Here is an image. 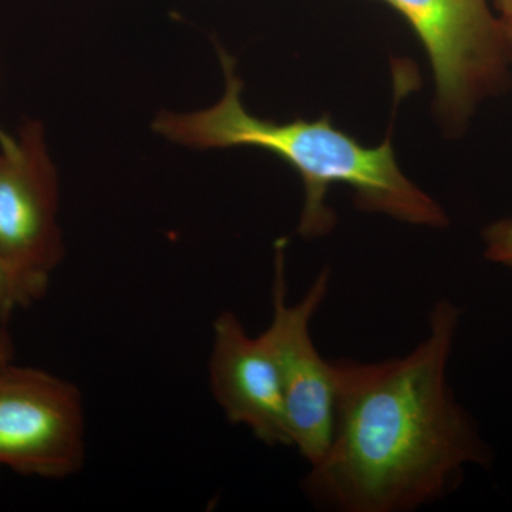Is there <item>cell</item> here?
<instances>
[{
    "label": "cell",
    "instance_id": "obj_1",
    "mask_svg": "<svg viewBox=\"0 0 512 512\" xmlns=\"http://www.w3.org/2000/svg\"><path fill=\"white\" fill-rule=\"evenodd\" d=\"M460 320L444 299L409 355L333 362L335 423L306 477L313 500L343 512L412 511L453 490L467 467L490 466V446L448 384Z\"/></svg>",
    "mask_w": 512,
    "mask_h": 512
},
{
    "label": "cell",
    "instance_id": "obj_2",
    "mask_svg": "<svg viewBox=\"0 0 512 512\" xmlns=\"http://www.w3.org/2000/svg\"><path fill=\"white\" fill-rule=\"evenodd\" d=\"M217 49L225 77L222 99L195 113L163 111L153 123L156 133L195 150L256 147L281 157L303 181L305 204L298 232L305 238L323 237L335 227V214L326 205L333 185L352 188L362 210L413 225L448 224L443 208L400 170L390 134L379 147L370 148L333 126L329 116L289 123L259 119L242 104L237 63L224 47Z\"/></svg>",
    "mask_w": 512,
    "mask_h": 512
},
{
    "label": "cell",
    "instance_id": "obj_3",
    "mask_svg": "<svg viewBox=\"0 0 512 512\" xmlns=\"http://www.w3.org/2000/svg\"><path fill=\"white\" fill-rule=\"evenodd\" d=\"M419 35L436 82V110L460 133L488 97L511 83L512 49L488 0H383Z\"/></svg>",
    "mask_w": 512,
    "mask_h": 512
},
{
    "label": "cell",
    "instance_id": "obj_4",
    "mask_svg": "<svg viewBox=\"0 0 512 512\" xmlns=\"http://www.w3.org/2000/svg\"><path fill=\"white\" fill-rule=\"evenodd\" d=\"M86 460L82 393L36 367L0 363V467L63 480Z\"/></svg>",
    "mask_w": 512,
    "mask_h": 512
},
{
    "label": "cell",
    "instance_id": "obj_5",
    "mask_svg": "<svg viewBox=\"0 0 512 512\" xmlns=\"http://www.w3.org/2000/svg\"><path fill=\"white\" fill-rule=\"evenodd\" d=\"M285 249V241L276 242L274 311L264 333L284 380L292 446L312 467L328 451L335 423V363L320 355L311 333L313 316L328 295L330 271L323 269L301 301L291 305L286 298Z\"/></svg>",
    "mask_w": 512,
    "mask_h": 512
},
{
    "label": "cell",
    "instance_id": "obj_6",
    "mask_svg": "<svg viewBox=\"0 0 512 512\" xmlns=\"http://www.w3.org/2000/svg\"><path fill=\"white\" fill-rule=\"evenodd\" d=\"M57 212L59 178L43 124L25 120L16 136L0 131V255L49 284L64 258Z\"/></svg>",
    "mask_w": 512,
    "mask_h": 512
},
{
    "label": "cell",
    "instance_id": "obj_7",
    "mask_svg": "<svg viewBox=\"0 0 512 512\" xmlns=\"http://www.w3.org/2000/svg\"><path fill=\"white\" fill-rule=\"evenodd\" d=\"M210 386L225 417L268 446H292L284 380L265 333L249 336L234 312L212 325Z\"/></svg>",
    "mask_w": 512,
    "mask_h": 512
},
{
    "label": "cell",
    "instance_id": "obj_8",
    "mask_svg": "<svg viewBox=\"0 0 512 512\" xmlns=\"http://www.w3.org/2000/svg\"><path fill=\"white\" fill-rule=\"evenodd\" d=\"M49 285L42 279L23 274L0 255V323L5 325L13 313L43 299Z\"/></svg>",
    "mask_w": 512,
    "mask_h": 512
},
{
    "label": "cell",
    "instance_id": "obj_9",
    "mask_svg": "<svg viewBox=\"0 0 512 512\" xmlns=\"http://www.w3.org/2000/svg\"><path fill=\"white\" fill-rule=\"evenodd\" d=\"M484 256L512 272V218L491 222L483 231Z\"/></svg>",
    "mask_w": 512,
    "mask_h": 512
},
{
    "label": "cell",
    "instance_id": "obj_10",
    "mask_svg": "<svg viewBox=\"0 0 512 512\" xmlns=\"http://www.w3.org/2000/svg\"><path fill=\"white\" fill-rule=\"evenodd\" d=\"M495 5L503 13V18L512 16V0H495Z\"/></svg>",
    "mask_w": 512,
    "mask_h": 512
},
{
    "label": "cell",
    "instance_id": "obj_11",
    "mask_svg": "<svg viewBox=\"0 0 512 512\" xmlns=\"http://www.w3.org/2000/svg\"><path fill=\"white\" fill-rule=\"evenodd\" d=\"M10 352H12V348H10L9 342L0 343V363L9 362Z\"/></svg>",
    "mask_w": 512,
    "mask_h": 512
},
{
    "label": "cell",
    "instance_id": "obj_12",
    "mask_svg": "<svg viewBox=\"0 0 512 512\" xmlns=\"http://www.w3.org/2000/svg\"><path fill=\"white\" fill-rule=\"evenodd\" d=\"M501 22H503L505 35H507L508 42H510L512 49V16H507V18L501 19Z\"/></svg>",
    "mask_w": 512,
    "mask_h": 512
},
{
    "label": "cell",
    "instance_id": "obj_13",
    "mask_svg": "<svg viewBox=\"0 0 512 512\" xmlns=\"http://www.w3.org/2000/svg\"><path fill=\"white\" fill-rule=\"evenodd\" d=\"M5 339L8 340V335H6L5 332H3L2 329H0V343L5 342Z\"/></svg>",
    "mask_w": 512,
    "mask_h": 512
},
{
    "label": "cell",
    "instance_id": "obj_14",
    "mask_svg": "<svg viewBox=\"0 0 512 512\" xmlns=\"http://www.w3.org/2000/svg\"><path fill=\"white\" fill-rule=\"evenodd\" d=\"M0 131H2V128H0Z\"/></svg>",
    "mask_w": 512,
    "mask_h": 512
}]
</instances>
